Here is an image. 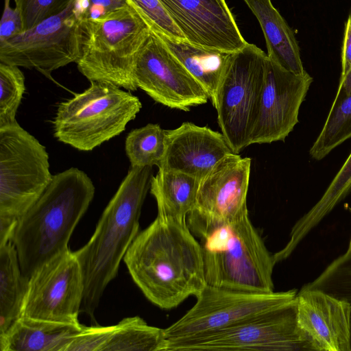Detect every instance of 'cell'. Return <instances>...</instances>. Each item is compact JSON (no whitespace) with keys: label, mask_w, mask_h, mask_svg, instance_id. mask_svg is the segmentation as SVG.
<instances>
[{"label":"cell","mask_w":351,"mask_h":351,"mask_svg":"<svg viewBox=\"0 0 351 351\" xmlns=\"http://www.w3.org/2000/svg\"><path fill=\"white\" fill-rule=\"evenodd\" d=\"M351 69V14L349 15L344 30L341 51V74L346 75Z\"/></svg>","instance_id":"33"},{"label":"cell","mask_w":351,"mask_h":351,"mask_svg":"<svg viewBox=\"0 0 351 351\" xmlns=\"http://www.w3.org/2000/svg\"><path fill=\"white\" fill-rule=\"evenodd\" d=\"M88 4L89 0H73L61 13L0 43V62L34 69L47 77L76 63L81 55V21Z\"/></svg>","instance_id":"10"},{"label":"cell","mask_w":351,"mask_h":351,"mask_svg":"<svg viewBox=\"0 0 351 351\" xmlns=\"http://www.w3.org/2000/svg\"><path fill=\"white\" fill-rule=\"evenodd\" d=\"M133 78L137 88L170 108L187 112L210 99L202 85L152 30L138 53Z\"/></svg>","instance_id":"13"},{"label":"cell","mask_w":351,"mask_h":351,"mask_svg":"<svg viewBox=\"0 0 351 351\" xmlns=\"http://www.w3.org/2000/svg\"><path fill=\"white\" fill-rule=\"evenodd\" d=\"M155 33L202 85L211 99L234 52L204 47L193 45L186 39L170 37L161 32Z\"/></svg>","instance_id":"21"},{"label":"cell","mask_w":351,"mask_h":351,"mask_svg":"<svg viewBox=\"0 0 351 351\" xmlns=\"http://www.w3.org/2000/svg\"><path fill=\"white\" fill-rule=\"evenodd\" d=\"M295 289L254 293L208 285L180 319L164 329L165 340L206 334L233 326L266 310L289 303Z\"/></svg>","instance_id":"11"},{"label":"cell","mask_w":351,"mask_h":351,"mask_svg":"<svg viewBox=\"0 0 351 351\" xmlns=\"http://www.w3.org/2000/svg\"><path fill=\"white\" fill-rule=\"evenodd\" d=\"M73 0H18L15 3L21 14L23 31L63 12Z\"/></svg>","instance_id":"30"},{"label":"cell","mask_w":351,"mask_h":351,"mask_svg":"<svg viewBox=\"0 0 351 351\" xmlns=\"http://www.w3.org/2000/svg\"><path fill=\"white\" fill-rule=\"evenodd\" d=\"M165 341L164 329L135 316L114 325L103 351H162Z\"/></svg>","instance_id":"26"},{"label":"cell","mask_w":351,"mask_h":351,"mask_svg":"<svg viewBox=\"0 0 351 351\" xmlns=\"http://www.w3.org/2000/svg\"><path fill=\"white\" fill-rule=\"evenodd\" d=\"M83 171L69 168L53 176L38 200L17 222L11 241L23 274L28 278L66 249L95 195Z\"/></svg>","instance_id":"2"},{"label":"cell","mask_w":351,"mask_h":351,"mask_svg":"<svg viewBox=\"0 0 351 351\" xmlns=\"http://www.w3.org/2000/svg\"><path fill=\"white\" fill-rule=\"evenodd\" d=\"M300 350L311 348L298 326L295 298L217 331L165 340L162 351Z\"/></svg>","instance_id":"9"},{"label":"cell","mask_w":351,"mask_h":351,"mask_svg":"<svg viewBox=\"0 0 351 351\" xmlns=\"http://www.w3.org/2000/svg\"><path fill=\"white\" fill-rule=\"evenodd\" d=\"M198 185L199 180L191 176L158 169L149 189L156 201L158 215L186 221L195 206Z\"/></svg>","instance_id":"22"},{"label":"cell","mask_w":351,"mask_h":351,"mask_svg":"<svg viewBox=\"0 0 351 351\" xmlns=\"http://www.w3.org/2000/svg\"><path fill=\"white\" fill-rule=\"evenodd\" d=\"M84 294L80 264L75 252L68 247L29 278L21 317L80 324Z\"/></svg>","instance_id":"12"},{"label":"cell","mask_w":351,"mask_h":351,"mask_svg":"<svg viewBox=\"0 0 351 351\" xmlns=\"http://www.w3.org/2000/svg\"><path fill=\"white\" fill-rule=\"evenodd\" d=\"M351 137V69L341 75L338 90L325 123L309 150L316 160Z\"/></svg>","instance_id":"24"},{"label":"cell","mask_w":351,"mask_h":351,"mask_svg":"<svg viewBox=\"0 0 351 351\" xmlns=\"http://www.w3.org/2000/svg\"><path fill=\"white\" fill-rule=\"evenodd\" d=\"M346 258H351V239L350 241V243H349V245H348V250H347V252L346 254Z\"/></svg>","instance_id":"34"},{"label":"cell","mask_w":351,"mask_h":351,"mask_svg":"<svg viewBox=\"0 0 351 351\" xmlns=\"http://www.w3.org/2000/svg\"><path fill=\"white\" fill-rule=\"evenodd\" d=\"M201 238L206 285L254 293L274 292L276 264L248 212L193 232Z\"/></svg>","instance_id":"4"},{"label":"cell","mask_w":351,"mask_h":351,"mask_svg":"<svg viewBox=\"0 0 351 351\" xmlns=\"http://www.w3.org/2000/svg\"><path fill=\"white\" fill-rule=\"evenodd\" d=\"M268 60L262 49L247 43L232 54L211 99L221 134L233 153L249 146Z\"/></svg>","instance_id":"8"},{"label":"cell","mask_w":351,"mask_h":351,"mask_svg":"<svg viewBox=\"0 0 351 351\" xmlns=\"http://www.w3.org/2000/svg\"><path fill=\"white\" fill-rule=\"evenodd\" d=\"M313 81L306 71L294 73L269 58L249 145L285 141L299 121L300 106Z\"/></svg>","instance_id":"15"},{"label":"cell","mask_w":351,"mask_h":351,"mask_svg":"<svg viewBox=\"0 0 351 351\" xmlns=\"http://www.w3.org/2000/svg\"><path fill=\"white\" fill-rule=\"evenodd\" d=\"M23 32V19L19 10L11 8L10 4H4L3 12L0 22V43Z\"/></svg>","instance_id":"32"},{"label":"cell","mask_w":351,"mask_h":351,"mask_svg":"<svg viewBox=\"0 0 351 351\" xmlns=\"http://www.w3.org/2000/svg\"><path fill=\"white\" fill-rule=\"evenodd\" d=\"M184 35L195 45L236 52L247 43L225 0H159Z\"/></svg>","instance_id":"16"},{"label":"cell","mask_w":351,"mask_h":351,"mask_svg":"<svg viewBox=\"0 0 351 351\" xmlns=\"http://www.w3.org/2000/svg\"><path fill=\"white\" fill-rule=\"evenodd\" d=\"M16 3L18 0H14ZM4 4H10V0H5Z\"/></svg>","instance_id":"35"},{"label":"cell","mask_w":351,"mask_h":351,"mask_svg":"<svg viewBox=\"0 0 351 351\" xmlns=\"http://www.w3.org/2000/svg\"><path fill=\"white\" fill-rule=\"evenodd\" d=\"M84 326L20 317L0 335L1 351H65Z\"/></svg>","instance_id":"19"},{"label":"cell","mask_w":351,"mask_h":351,"mask_svg":"<svg viewBox=\"0 0 351 351\" xmlns=\"http://www.w3.org/2000/svg\"><path fill=\"white\" fill-rule=\"evenodd\" d=\"M263 30L269 58L284 69L303 74L300 47L293 30L271 0H243Z\"/></svg>","instance_id":"20"},{"label":"cell","mask_w":351,"mask_h":351,"mask_svg":"<svg viewBox=\"0 0 351 351\" xmlns=\"http://www.w3.org/2000/svg\"><path fill=\"white\" fill-rule=\"evenodd\" d=\"M232 153L223 135L207 127L183 123L166 130L165 151L158 169L179 171L199 181Z\"/></svg>","instance_id":"18"},{"label":"cell","mask_w":351,"mask_h":351,"mask_svg":"<svg viewBox=\"0 0 351 351\" xmlns=\"http://www.w3.org/2000/svg\"><path fill=\"white\" fill-rule=\"evenodd\" d=\"M46 148L16 122L0 128V245L52 180Z\"/></svg>","instance_id":"6"},{"label":"cell","mask_w":351,"mask_h":351,"mask_svg":"<svg viewBox=\"0 0 351 351\" xmlns=\"http://www.w3.org/2000/svg\"><path fill=\"white\" fill-rule=\"evenodd\" d=\"M351 192V153L319 200L293 226L282 252L290 255L302 240Z\"/></svg>","instance_id":"25"},{"label":"cell","mask_w":351,"mask_h":351,"mask_svg":"<svg viewBox=\"0 0 351 351\" xmlns=\"http://www.w3.org/2000/svg\"><path fill=\"white\" fill-rule=\"evenodd\" d=\"M123 261L145 296L162 309L196 297L206 285L202 248L186 221L157 215L138 232Z\"/></svg>","instance_id":"1"},{"label":"cell","mask_w":351,"mask_h":351,"mask_svg":"<svg viewBox=\"0 0 351 351\" xmlns=\"http://www.w3.org/2000/svg\"><path fill=\"white\" fill-rule=\"evenodd\" d=\"M80 27L79 71L90 82L136 90L134 64L152 31L145 19L128 4L97 18H83Z\"/></svg>","instance_id":"5"},{"label":"cell","mask_w":351,"mask_h":351,"mask_svg":"<svg viewBox=\"0 0 351 351\" xmlns=\"http://www.w3.org/2000/svg\"><path fill=\"white\" fill-rule=\"evenodd\" d=\"M251 158L230 153L199 181L196 204L187 216L192 232L231 221L246 212Z\"/></svg>","instance_id":"14"},{"label":"cell","mask_w":351,"mask_h":351,"mask_svg":"<svg viewBox=\"0 0 351 351\" xmlns=\"http://www.w3.org/2000/svg\"><path fill=\"white\" fill-rule=\"evenodd\" d=\"M296 319L311 350H351V304L319 290L296 297Z\"/></svg>","instance_id":"17"},{"label":"cell","mask_w":351,"mask_h":351,"mask_svg":"<svg viewBox=\"0 0 351 351\" xmlns=\"http://www.w3.org/2000/svg\"><path fill=\"white\" fill-rule=\"evenodd\" d=\"M152 176V167H131L104 209L91 238L75 252L84 282L81 311L90 316L139 232L141 208Z\"/></svg>","instance_id":"3"},{"label":"cell","mask_w":351,"mask_h":351,"mask_svg":"<svg viewBox=\"0 0 351 351\" xmlns=\"http://www.w3.org/2000/svg\"><path fill=\"white\" fill-rule=\"evenodd\" d=\"M126 1L141 14L153 32H161L178 39H185L159 0H126Z\"/></svg>","instance_id":"29"},{"label":"cell","mask_w":351,"mask_h":351,"mask_svg":"<svg viewBox=\"0 0 351 351\" xmlns=\"http://www.w3.org/2000/svg\"><path fill=\"white\" fill-rule=\"evenodd\" d=\"M25 89V76L19 67L0 62V128L17 122Z\"/></svg>","instance_id":"28"},{"label":"cell","mask_w":351,"mask_h":351,"mask_svg":"<svg viewBox=\"0 0 351 351\" xmlns=\"http://www.w3.org/2000/svg\"><path fill=\"white\" fill-rule=\"evenodd\" d=\"M114 325L85 326L69 343L65 351H103L110 339Z\"/></svg>","instance_id":"31"},{"label":"cell","mask_w":351,"mask_h":351,"mask_svg":"<svg viewBox=\"0 0 351 351\" xmlns=\"http://www.w3.org/2000/svg\"><path fill=\"white\" fill-rule=\"evenodd\" d=\"M166 130L159 124L148 123L131 131L125 139V149L132 167L158 165L163 158Z\"/></svg>","instance_id":"27"},{"label":"cell","mask_w":351,"mask_h":351,"mask_svg":"<svg viewBox=\"0 0 351 351\" xmlns=\"http://www.w3.org/2000/svg\"><path fill=\"white\" fill-rule=\"evenodd\" d=\"M142 108L139 99L112 84L90 82L62 102L54 118V136L80 151H91L122 133Z\"/></svg>","instance_id":"7"},{"label":"cell","mask_w":351,"mask_h":351,"mask_svg":"<svg viewBox=\"0 0 351 351\" xmlns=\"http://www.w3.org/2000/svg\"><path fill=\"white\" fill-rule=\"evenodd\" d=\"M29 282L12 242L0 245V335L21 317Z\"/></svg>","instance_id":"23"}]
</instances>
